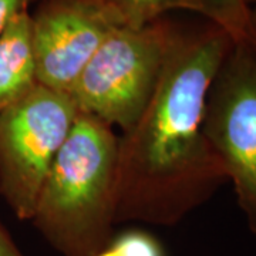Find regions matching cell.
Listing matches in <instances>:
<instances>
[{"label":"cell","instance_id":"obj_1","mask_svg":"<svg viewBox=\"0 0 256 256\" xmlns=\"http://www.w3.org/2000/svg\"><path fill=\"white\" fill-rule=\"evenodd\" d=\"M234 44L210 22L176 30L152 98L118 137L116 224L174 225L228 181L204 134V112Z\"/></svg>","mask_w":256,"mask_h":256},{"label":"cell","instance_id":"obj_2","mask_svg":"<svg viewBox=\"0 0 256 256\" xmlns=\"http://www.w3.org/2000/svg\"><path fill=\"white\" fill-rule=\"evenodd\" d=\"M117 146L118 137L110 126L78 112L30 220L63 256H96L110 242Z\"/></svg>","mask_w":256,"mask_h":256},{"label":"cell","instance_id":"obj_3","mask_svg":"<svg viewBox=\"0 0 256 256\" xmlns=\"http://www.w3.org/2000/svg\"><path fill=\"white\" fill-rule=\"evenodd\" d=\"M175 33L161 18L114 28L70 92L78 111L130 130L156 92Z\"/></svg>","mask_w":256,"mask_h":256},{"label":"cell","instance_id":"obj_4","mask_svg":"<svg viewBox=\"0 0 256 256\" xmlns=\"http://www.w3.org/2000/svg\"><path fill=\"white\" fill-rule=\"evenodd\" d=\"M78 112L68 94L40 84L0 112V195L18 220H32Z\"/></svg>","mask_w":256,"mask_h":256},{"label":"cell","instance_id":"obj_5","mask_svg":"<svg viewBox=\"0 0 256 256\" xmlns=\"http://www.w3.org/2000/svg\"><path fill=\"white\" fill-rule=\"evenodd\" d=\"M204 134L256 236V44L235 43L210 86Z\"/></svg>","mask_w":256,"mask_h":256},{"label":"cell","instance_id":"obj_6","mask_svg":"<svg viewBox=\"0 0 256 256\" xmlns=\"http://www.w3.org/2000/svg\"><path fill=\"white\" fill-rule=\"evenodd\" d=\"M121 22L94 0H48L32 16L37 82L68 94L86 66Z\"/></svg>","mask_w":256,"mask_h":256},{"label":"cell","instance_id":"obj_7","mask_svg":"<svg viewBox=\"0 0 256 256\" xmlns=\"http://www.w3.org/2000/svg\"><path fill=\"white\" fill-rule=\"evenodd\" d=\"M110 10L122 26H142L170 10H190L228 33L235 43L256 44L245 0H94Z\"/></svg>","mask_w":256,"mask_h":256},{"label":"cell","instance_id":"obj_8","mask_svg":"<svg viewBox=\"0 0 256 256\" xmlns=\"http://www.w3.org/2000/svg\"><path fill=\"white\" fill-rule=\"evenodd\" d=\"M37 84L32 14L26 10L0 36V112L28 96Z\"/></svg>","mask_w":256,"mask_h":256},{"label":"cell","instance_id":"obj_9","mask_svg":"<svg viewBox=\"0 0 256 256\" xmlns=\"http://www.w3.org/2000/svg\"><path fill=\"white\" fill-rule=\"evenodd\" d=\"M96 256H165L156 236L144 230H127L101 249Z\"/></svg>","mask_w":256,"mask_h":256},{"label":"cell","instance_id":"obj_10","mask_svg":"<svg viewBox=\"0 0 256 256\" xmlns=\"http://www.w3.org/2000/svg\"><path fill=\"white\" fill-rule=\"evenodd\" d=\"M28 0H0V36L6 32L13 18L28 10Z\"/></svg>","mask_w":256,"mask_h":256},{"label":"cell","instance_id":"obj_11","mask_svg":"<svg viewBox=\"0 0 256 256\" xmlns=\"http://www.w3.org/2000/svg\"><path fill=\"white\" fill-rule=\"evenodd\" d=\"M0 256H26L18 249L14 240L9 235V232L2 224H0Z\"/></svg>","mask_w":256,"mask_h":256},{"label":"cell","instance_id":"obj_12","mask_svg":"<svg viewBox=\"0 0 256 256\" xmlns=\"http://www.w3.org/2000/svg\"><path fill=\"white\" fill-rule=\"evenodd\" d=\"M249 8V12H250V18H252V24H254V28H255L256 33V0H245Z\"/></svg>","mask_w":256,"mask_h":256}]
</instances>
